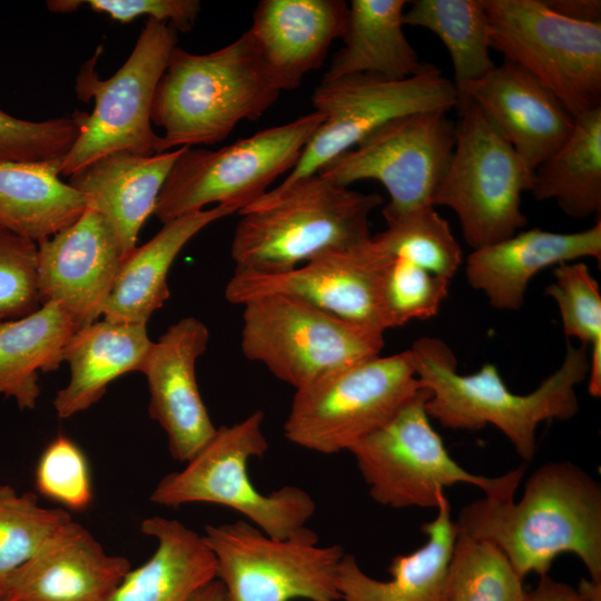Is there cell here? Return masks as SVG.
<instances>
[{
    "instance_id": "obj_6",
    "label": "cell",
    "mask_w": 601,
    "mask_h": 601,
    "mask_svg": "<svg viewBox=\"0 0 601 601\" xmlns=\"http://www.w3.org/2000/svg\"><path fill=\"white\" fill-rule=\"evenodd\" d=\"M263 422L264 413L257 410L237 423L217 427L214 437L180 471L158 482L150 501L166 508L189 503L225 506L278 539L306 528L316 504L305 490L284 485L265 494L249 477V461L263 457L268 450Z\"/></svg>"
},
{
    "instance_id": "obj_18",
    "label": "cell",
    "mask_w": 601,
    "mask_h": 601,
    "mask_svg": "<svg viewBox=\"0 0 601 601\" xmlns=\"http://www.w3.org/2000/svg\"><path fill=\"white\" fill-rule=\"evenodd\" d=\"M209 341L198 318L183 317L152 342L140 372L150 401L149 415L167 435L173 459L186 463L214 437V425L196 378V363Z\"/></svg>"
},
{
    "instance_id": "obj_32",
    "label": "cell",
    "mask_w": 601,
    "mask_h": 601,
    "mask_svg": "<svg viewBox=\"0 0 601 601\" xmlns=\"http://www.w3.org/2000/svg\"><path fill=\"white\" fill-rule=\"evenodd\" d=\"M403 24L427 29L442 41L451 57L455 86L474 81L496 66L490 55L485 0L412 1Z\"/></svg>"
},
{
    "instance_id": "obj_2",
    "label": "cell",
    "mask_w": 601,
    "mask_h": 601,
    "mask_svg": "<svg viewBox=\"0 0 601 601\" xmlns=\"http://www.w3.org/2000/svg\"><path fill=\"white\" fill-rule=\"evenodd\" d=\"M410 352L416 378L431 392L425 405L431 418L452 430L494 426L526 463L536 454L542 422L570 420L578 413L575 388L588 377L590 363L588 346L569 344L560 367L522 395L505 385L494 364L460 374L454 353L440 338L421 337Z\"/></svg>"
},
{
    "instance_id": "obj_9",
    "label": "cell",
    "mask_w": 601,
    "mask_h": 601,
    "mask_svg": "<svg viewBox=\"0 0 601 601\" xmlns=\"http://www.w3.org/2000/svg\"><path fill=\"white\" fill-rule=\"evenodd\" d=\"M421 387L410 349L377 355L296 390L284 435L316 453L349 452Z\"/></svg>"
},
{
    "instance_id": "obj_8",
    "label": "cell",
    "mask_w": 601,
    "mask_h": 601,
    "mask_svg": "<svg viewBox=\"0 0 601 601\" xmlns=\"http://www.w3.org/2000/svg\"><path fill=\"white\" fill-rule=\"evenodd\" d=\"M323 121L324 116L314 110L218 150L185 147L166 178L154 215L165 224L209 204L242 210L294 169Z\"/></svg>"
},
{
    "instance_id": "obj_27",
    "label": "cell",
    "mask_w": 601,
    "mask_h": 601,
    "mask_svg": "<svg viewBox=\"0 0 601 601\" xmlns=\"http://www.w3.org/2000/svg\"><path fill=\"white\" fill-rule=\"evenodd\" d=\"M140 530L157 548L126 573L108 601H190L216 579L215 556L203 534L160 515L146 518Z\"/></svg>"
},
{
    "instance_id": "obj_43",
    "label": "cell",
    "mask_w": 601,
    "mask_h": 601,
    "mask_svg": "<svg viewBox=\"0 0 601 601\" xmlns=\"http://www.w3.org/2000/svg\"><path fill=\"white\" fill-rule=\"evenodd\" d=\"M544 3L555 13L568 19L601 23V1L600 0H543Z\"/></svg>"
},
{
    "instance_id": "obj_20",
    "label": "cell",
    "mask_w": 601,
    "mask_h": 601,
    "mask_svg": "<svg viewBox=\"0 0 601 601\" xmlns=\"http://www.w3.org/2000/svg\"><path fill=\"white\" fill-rule=\"evenodd\" d=\"M130 569L71 520L11 573L0 601H108Z\"/></svg>"
},
{
    "instance_id": "obj_4",
    "label": "cell",
    "mask_w": 601,
    "mask_h": 601,
    "mask_svg": "<svg viewBox=\"0 0 601 601\" xmlns=\"http://www.w3.org/2000/svg\"><path fill=\"white\" fill-rule=\"evenodd\" d=\"M279 93L248 30L205 55L176 47L151 107V122L164 129L158 152L221 141L238 122L259 119Z\"/></svg>"
},
{
    "instance_id": "obj_38",
    "label": "cell",
    "mask_w": 601,
    "mask_h": 601,
    "mask_svg": "<svg viewBox=\"0 0 601 601\" xmlns=\"http://www.w3.org/2000/svg\"><path fill=\"white\" fill-rule=\"evenodd\" d=\"M78 132L79 125L73 114L31 121L0 109V164L63 159Z\"/></svg>"
},
{
    "instance_id": "obj_16",
    "label": "cell",
    "mask_w": 601,
    "mask_h": 601,
    "mask_svg": "<svg viewBox=\"0 0 601 601\" xmlns=\"http://www.w3.org/2000/svg\"><path fill=\"white\" fill-rule=\"evenodd\" d=\"M393 257L371 237L282 273L235 270L225 288L231 304L273 294L305 300L354 324L384 333L390 322L384 284Z\"/></svg>"
},
{
    "instance_id": "obj_31",
    "label": "cell",
    "mask_w": 601,
    "mask_h": 601,
    "mask_svg": "<svg viewBox=\"0 0 601 601\" xmlns=\"http://www.w3.org/2000/svg\"><path fill=\"white\" fill-rule=\"evenodd\" d=\"M530 193L554 199L568 216L584 219L601 209V107L574 118L566 140L533 171Z\"/></svg>"
},
{
    "instance_id": "obj_39",
    "label": "cell",
    "mask_w": 601,
    "mask_h": 601,
    "mask_svg": "<svg viewBox=\"0 0 601 601\" xmlns=\"http://www.w3.org/2000/svg\"><path fill=\"white\" fill-rule=\"evenodd\" d=\"M450 279L408 260L394 258L385 278L384 302L390 327L414 319H428L439 313L449 294Z\"/></svg>"
},
{
    "instance_id": "obj_10",
    "label": "cell",
    "mask_w": 601,
    "mask_h": 601,
    "mask_svg": "<svg viewBox=\"0 0 601 601\" xmlns=\"http://www.w3.org/2000/svg\"><path fill=\"white\" fill-rule=\"evenodd\" d=\"M244 356L296 390L380 355L384 333L354 324L305 300L266 295L243 305Z\"/></svg>"
},
{
    "instance_id": "obj_29",
    "label": "cell",
    "mask_w": 601,
    "mask_h": 601,
    "mask_svg": "<svg viewBox=\"0 0 601 601\" xmlns=\"http://www.w3.org/2000/svg\"><path fill=\"white\" fill-rule=\"evenodd\" d=\"M63 159L0 164V225L38 243L86 211L87 197L60 178Z\"/></svg>"
},
{
    "instance_id": "obj_13",
    "label": "cell",
    "mask_w": 601,
    "mask_h": 601,
    "mask_svg": "<svg viewBox=\"0 0 601 601\" xmlns=\"http://www.w3.org/2000/svg\"><path fill=\"white\" fill-rule=\"evenodd\" d=\"M491 48L549 88L575 118L601 107V23L552 11L543 0H485Z\"/></svg>"
},
{
    "instance_id": "obj_19",
    "label": "cell",
    "mask_w": 601,
    "mask_h": 601,
    "mask_svg": "<svg viewBox=\"0 0 601 601\" xmlns=\"http://www.w3.org/2000/svg\"><path fill=\"white\" fill-rule=\"evenodd\" d=\"M456 88L460 99L475 105L533 171L572 131L574 117L559 98L508 60Z\"/></svg>"
},
{
    "instance_id": "obj_28",
    "label": "cell",
    "mask_w": 601,
    "mask_h": 601,
    "mask_svg": "<svg viewBox=\"0 0 601 601\" xmlns=\"http://www.w3.org/2000/svg\"><path fill=\"white\" fill-rule=\"evenodd\" d=\"M404 0H352L342 36L322 81L367 73L403 80L427 70L403 31Z\"/></svg>"
},
{
    "instance_id": "obj_1",
    "label": "cell",
    "mask_w": 601,
    "mask_h": 601,
    "mask_svg": "<svg viewBox=\"0 0 601 601\" xmlns=\"http://www.w3.org/2000/svg\"><path fill=\"white\" fill-rule=\"evenodd\" d=\"M457 533L497 546L521 578L548 574L562 553L601 581V485L571 461H551L526 479L522 496H484L464 506Z\"/></svg>"
},
{
    "instance_id": "obj_45",
    "label": "cell",
    "mask_w": 601,
    "mask_h": 601,
    "mask_svg": "<svg viewBox=\"0 0 601 601\" xmlns=\"http://www.w3.org/2000/svg\"><path fill=\"white\" fill-rule=\"evenodd\" d=\"M577 589L587 601H601V581L582 578Z\"/></svg>"
},
{
    "instance_id": "obj_41",
    "label": "cell",
    "mask_w": 601,
    "mask_h": 601,
    "mask_svg": "<svg viewBox=\"0 0 601 601\" xmlns=\"http://www.w3.org/2000/svg\"><path fill=\"white\" fill-rule=\"evenodd\" d=\"M81 6L105 13L120 23L147 16L173 26L177 32L193 29L201 4L198 0H53L47 7L53 12H71Z\"/></svg>"
},
{
    "instance_id": "obj_17",
    "label": "cell",
    "mask_w": 601,
    "mask_h": 601,
    "mask_svg": "<svg viewBox=\"0 0 601 601\" xmlns=\"http://www.w3.org/2000/svg\"><path fill=\"white\" fill-rule=\"evenodd\" d=\"M121 262L122 254L110 227L87 207L73 224L37 243L41 305L57 304L77 328L97 322Z\"/></svg>"
},
{
    "instance_id": "obj_23",
    "label": "cell",
    "mask_w": 601,
    "mask_h": 601,
    "mask_svg": "<svg viewBox=\"0 0 601 601\" xmlns=\"http://www.w3.org/2000/svg\"><path fill=\"white\" fill-rule=\"evenodd\" d=\"M185 147L152 156L108 154L69 177L114 233L122 259L137 247L166 178Z\"/></svg>"
},
{
    "instance_id": "obj_11",
    "label": "cell",
    "mask_w": 601,
    "mask_h": 601,
    "mask_svg": "<svg viewBox=\"0 0 601 601\" xmlns=\"http://www.w3.org/2000/svg\"><path fill=\"white\" fill-rule=\"evenodd\" d=\"M455 146L433 206L451 208L474 249L506 239L526 225L521 198L533 170L472 102L460 99Z\"/></svg>"
},
{
    "instance_id": "obj_33",
    "label": "cell",
    "mask_w": 601,
    "mask_h": 601,
    "mask_svg": "<svg viewBox=\"0 0 601 601\" xmlns=\"http://www.w3.org/2000/svg\"><path fill=\"white\" fill-rule=\"evenodd\" d=\"M383 216L386 229L372 237L384 252L447 279L456 274L461 246L433 206Z\"/></svg>"
},
{
    "instance_id": "obj_42",
    "label": "cell",
    "mask_w": 601,
    "mask_h": 601,
    "mask_svg": "<svg viewBox=\"0 0 601 601\" xmlns=\"http://www.w3.org/2000/svg\"><path fill=\"white\" fill-rule=\"evenodd\" d=\"M522 601H587V599L578 589L544 574L540 577L534 589L525 591Z\"/></svg>"
},
{
    "instance_id": "obj_34",
    "label": "cell",
    "mask_w": 601,
    "mask_h": 601,
    "mask_svg": "<svg viewBox=\"0 0 601 601\" xmlns=\"http://www.w3.org/2000/svg\"><path fill=\"white\" fill-rule=\"evenodd\" d=\"M35 492L0 485V597L11 573L72 520L61 508L40 505Z\"/></svg>"
},
{
    "instance_id": "obj_24",
    "label": "cell",
    "mask_w": 601,
    "mask_h": 601,
    "mask_svg": "<svg viewBox=\"0 0 601 601\" xmlns=\"http://www.w3.org/2000/svg\"><path fill=\"white\" fill-rule=\"evenodd\" d=\"M436 511V516L422 525L425 543L392 559L390 580L372 578L354 555L345 553L337 574L341 601H450L449 565L457 529L446 495Z\"/></svg>"
},
{
    "instance_id": "obj_40",
    "label": "cell",
    "mask_w": 601,
    "mask_h": 601,
    "mask_svg": "<svg viewBox=\"0 0 601 601\" xmlns=\"http://www.w3.org/2000/svg\"><path fill=\"white\" fill-rule=\"evenodd\" d=\"M40 306L37 243L0 225V322L27 316Z\"/></svg>"
},
{
    "instance_id": "obj_14",
    "label": "cell",
    "mask_w": 601,
    "mask_h": 601,
    "mask_svg": "<svg viewBox=\"0 0 601 601\" xmlns=\"http://www.w3.org/2000/svg\"><path fill=\"white\" fill-rule=\"evenodd\" d=\"M459 102L455 83L435 66L403 80L356 73L322 81L312 95V105L324 121L294 169L276 187H288L318 173L390 120L417 112H447Z\"/></svg>"
},
{
    "instance_id": "obj_35",
    "label": "cell",
    "mask_w": 601,
    "mask_h": 601,
    "mask_svg": "<svg viewBox=\"0 0 601 601\" xmlns=\"http://www.w3.org/2000/svg\"><path fill=\"white\" fill-rule=\"evenodd\" d=\"M522 581L493 543L457 533L449 565L450 601H522Z\"/></svg>"
},
{
    "instance_id": "obj_12",
    "label": "cell",
    "mask_w": 601,
    "mask_h": 601,
    "mask_svg": "<svg viewBox=\"0 0 601 601\" xmlns=\"http://www.w3.org/2000/svg\"><path fill=\"white\" fill-rule=\"evenodd\" d=\"M203 538L226 601H341L337 574L344 549L319 544L307 526L278 539L240 519L207 524Z\"/></svg>"
},
{
    "instance_id": "obj_7",
    "label": "cell",
    "mask_w": 601,
    "mask_h": 601,
    "mask_svg": "<svg viewBox=\"0 0 601 601\" xmlns=\"http://www.w3.org/2000/svg\"><path fill=\"white\" fill-rule=\"evenodd\" d=\"M177 30L147 19L125 63L101 80L96 57L80 70L77 96L95 99L92 112L75 111L79 132L65 156L60 175L70 177L92 161L112 152L157 155L160 136L151 127V107L157 85L177 47Z\"/></svg>"
},
{
    "instance_id": "obj_25",
    "label": "cell",
    "mask_w": 601,
    "mask_h": 601,
    "mask_svg": "<svg viewBox=\"0 0 601 601\" xmlns=\"http://www.w3.org/2000/svg\"><path fill=\"white\" fill-rule=\"evenodd\" d=\"M235 211L231 206L216 205L162 224L156 235L122 259L102 317L147 325L170 296L168 273L180 250L206 226Z\"/></svg>"
},
{
    "instance_id": "obj_15",
    "label": "cell",
    "mask_w": 601,
    "mask_h": 601,
    "mask_svg": "<svg viewBox=\"0 0 601 601\" xmlns=\"http://www.w3.org/2000/svg\"><path fill=\"white\" fill-rule=\"evenodd\" d=\"M454 146L455 122L447 112L406 115L372 131L318 174L347 187L358 180H376L390 195L382 214L403 213L433 206Z\"/></svg>"
},
{
    "instance_id": "obj_36",
    "label": "cell",
    "mask_w": 601,
    "mask_h": 601,
    "mask_svg": "<svg viewBox=\"0 0 601 601\" xmlns=\"http://www.w3.org/2000/svg\"><path fill=\"white\" fill-rule=\"evenodd\" d=\"M545 294L554 299L564 335L590 346L591 362H601V292L588 266L579 262L558 265Z\"/></svg>"
},
{
    "instance_id": "obj_37",
    "label": "cell",
    "mask_w": 601,
    "mask_h": 601,
    "mask_svg": "<svg viewBox=\"0 0 601 601\" xmlns=\"http://www.w3.org/2000/svg\"><path fill=\"white\" fill-rule=\"evenodd\" d=\"M38 493L70 511L86 510L93 497L88 460L68 436L57 435L41 453L35 472Z\"/></svg>"
},
{
    "instance_id": "obj_30",
    "label": "cell",
    "mask_w": 601,
    "mask_h": 601,
    "mask_svg": "<svg viewBox=\"0 0 601 601\" xmlns=\"http://www.w3.org/2000/svg\"><path fill=\"white\" fill-rule=\"evenodd\" d=\"M76 329L72 319L55 303L0 322V396L14 400L21 411L35 408L41 393L39 371L60 367Z\"/></svg>"
},
{
    "instance_id": "obj_21",
    "label": "cell",
    "mask_w": 601,
    "mask_h": 601,
    "mask_svg": "<svg viewBox=\"0 0 601 601\" xmlns=\"http://www.w3.org/2000/svg\"><path fill=\"white\" fill-rule=\"evenodd\" d=\"M347 17L344 0H262L248 31L277 88L290 90L322 67Z\"/></svg>"
},
{
    "instance_id": "obj_5",
    "label": "cell",
    "mask_w": 601,
    "mask_h": 601,
    "mask_svg": "<svg viewBox=\"0 0 601 601\" xmlns=\"http://www.w3.org/2000/svg\"><path fill=\"white\" fill-rule=\"evenodd\" d=\"M430 396L422 386L386 424L349 451L372 500L392 509H436L445 489L455 484L474 485L489 497H514L525 467L492 477L462 467L431 424L425 407Z\"/></svg>"
},
{
    "instance_id": "obj_3",
    "label": "cell",
    "mask_w": 601,
    "mask_h": 601,
    "mask_svg": "<svg viewBox=\"0 0 601 601\" xmlns=\"http://www.w3.org/2000/svg\"><path fill=\"white\" fill-rule=\"evenodd\" d=\"M378 194L353 190L318 173L266 191L238 211L230 256L235 270L282 273L325 253L368 240Z\"/></svg>"
},
{
    "instance_id": "obj_22",
    "label": "cell",
    "mask_w": 601,
    "mask_h": 601,
    "mask_svg": "<svg viewBox=\"0 0 601 601\" xmlns=\"http://www.w3.org/2000/svg\"><path fill=\"white\" fill-rule=\"evenodd\" d=\"M583 257L601 260L600 219L577 233L531 228L474 249L466 258L465 274L469 285L481 290L492 307L518 311L534 275L549 266Z\"/></svg>"
},
{
    "instance_id": "obj_44",
    "label": "cell",
    "mask_w": 601,
    "mask_h": 601,
    "mask_svg": "<svg viewBox=\"0 0 601 601\" xmlns=\"http://www.w3.org/2000/svg\"><path fill=\"white\" fill-rule=\"evenodd\" d=\"M190 601H226L221 583L215 579L201 588Z\"/></svg>"
},
{
    "instance_id": "obj_26",
    "label": "cell",
    "mask_w": 601,
    "mask_h": 601,
    "mask_svg": "<svg viewBox=\"0 0 601 601\" xmlns=\"http://www.w3.org/2000/svg\"><path fill=\"white\" fill-rule=\"evenodd\" d=\"M151 344L144 324L104 318L77 328L63 351L70 380L55 396L57 416L69 418L88 410L105 395L112 381L140 372Z\"/></svg>"
}]
</instances>
